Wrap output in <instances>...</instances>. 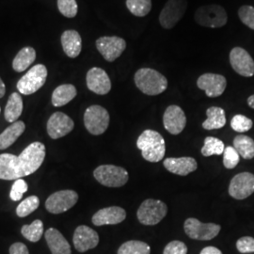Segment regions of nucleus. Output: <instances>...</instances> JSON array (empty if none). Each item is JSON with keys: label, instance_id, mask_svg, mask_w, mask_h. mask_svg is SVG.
I'll list each match as a JSON object with an SVG mask.
<instances>
[{"label": "nucleus", "instance_id": "f257e3e1", "mask_svg": "<svg viewBox=\"0 0 254 254\" xmlns=\"http://www.w3.org/2000/svg\"><path fill=\"white\" fill-rule=\"evenodd\" d=\"M46 157V146L33 142L19 154H0V179L17 180L35 173Z\"/></svg>", "mask_w": 254, "mask_h": 254}, {"label": "nucleus", "instance_id": "f03ea898", "mask_svg": "<svg viewBox=\"0 0 254 254\" xmlns=\"http://www.w3.org/2000/svg\"><path fill=\"white\" fill-rule=\"evenodd\" d=\"M136 147L141 151L142 157L153 163L162 160L166 153V143L163 136L151 129L143 131L138 136Z\"/></svg>", "mask_w": 254, "mask_h": 254}, {"label": "nucleus", "instance_id": "7ed1b4c3", "mask_svg": "<svg viewBox=\"0 0 254 254\" xmlns=\"http://www.w3.org/2000/svg\"><path fill=\"white\" fill-rule=\"evenodd\" d=\"M137 89L146 95H158L167 90L168 80L162 73L151 68H141L135 73Z\"/></svg>", "mask_w": 254, "mask_h": 254}, {"label": "nucleus", "instance_id": "20e7f679", "mask_svg": "<svg viewBox=\"0 0 254 254\" xmlns=\"http://www.w3.org/2000/svg\"><path fill=\"white\" fill-rule=\"evenodd\" d=\"M195 22L201 27L219 28L227 24L228 15L225 9L217 4L200 6L195 11Z\"/></svg>", "mask_w": 254, "mask_h": 254}, {"label": "nucleus", "instance_id": "39448f33", "mask_svg": "<svg viewBox=\"0 0 254 254\" xmlns=\"http://www.w3.org/2000/svg\"><path fill=\"white\" fill-rule=\"evenodd\" d=\"M94 178L101 185L108 188H121L128 181L129 175L127 170L114 165H102L93 172Z\"/></svg>", "mask_w": 254, "mask_h": 254}, {"label": "nucleus", "instance_id": "423d86ee", "mask_svg": "<svg viewBox=\"0 0 254 254\" xmlns=\"http://www.w3.org/2000/svg\"><path fill=\"white\" fill-rule=\"evenodd\" d=\"M168 213L167 204L162 200L148 199L144 200L136 212L138 221L143 225H156Z\"/></svg>", "mask_w": 254, "mask_h": 254}, {"label": "nucleus", "instance_id": "0eeeda50", "mask_svg": "<svg viewBox=\"0 0 254 254\" xmlns=\"http://www.w3.org/2000/svg\"><path fill=\"white\" fill-rule=\"evenodd\" d=\"M109 120L108 110L98 105L89 107L84 114L85 127L91 135L94 136H99L107 131Z\"/></svg>", "mask_w": 254, "mask_h": 254}, {"label": "nucleus", "instance_id": "6e6552de", "mask_svg": "<svg viewBox=\"0 0 254 254\" xmlns=\"http://www.w3.org/2000/svg\"><path fill=\"white\" fill-rule=\"evenodd\" d=\"M47 69L43 64L33 66L17 83L19 92L25 95H30L39 91L46 81Z\"/></svg>", "mask_w": 254, "mask_h": 254}, {"label": "nucleus", "instance_id": "1a4fd4ad", "mask_svg": "<svg viewBox=\"0 0 254 254\" xmlns=\"http://www.w3.org/2000/svg\"><path fill=\"white\" fill-rule=\"evenodd\" d=\"M184 229L191 239L207 241L218 236L221 227L215 223H202L197 218H190L185 221Z\"/></svg>", "mask_w": 254, "mask_h": 254}, {"label": "nucleus", "instance_id": "9d476101", "mask_svg": "<svg viewBox=\"0 0 254 254\" xmlns=\"http://www.w3.org/2000/svg\"><path fill=\"white\" fill-rule=\"evenodd\" d=\"M188 9L187 0H169L159 14V23L165 29H172L184 17Z\"/></svg>", "mask_w": 254, "mask_h": 254}, {"label": "nucleus", "instance_id": "9b49d317", "mask_svg": "<svg viewBox=\"0 0 254 254\" xmlns=\"http://www.w3.org/2000/svg\"><path fill=\"white\" fill-rule=\"evenodd\" d=\"M78 200V194L73 190H61L55 192L48 197L46 207L52 214H62L74 206Z\"/></svg>", "mask_w": 254, "mask_h": 254}, {"label": "nucleus", "instance_id": "f8f14e48", "mask_svg": "<svg viewBox=\"0 0 254 254\" xmlns=\"http://www.w3.org/2000/svg\"><path fill=\"white\" fill-rule=\"evenodd\" d=\"M96 48L109 63L116 61L127 48V42L117 36L101 37L96 41Z\"/></svg>", "mask_w": 254, "mask_h": 254}, {"label": "nucleus", "instance_id": "ddd939ff", "mask_svg": "<svg viewBox=\"0 0 254 254\" xmlns=\"http://www.w3.org/2000/svg\"><path fill=\"white\" fill-rule=\"evenodd\" d=\"M254 192V174L239 173L230 183L229 194L236 200H244Z\"/></svg>", "mask_w": 254, "mask_h": 254}, {"label": "nucleus", "instance_id": "4468645a", "mask_svg": "<svg viewBox=\"0 0 254 254\" xmlns=\"http://www.w3.org/2000/svg\"><path fill=\"white\" fill-rule=\"evenodd\" d=\"M200 90L205 91L208 97H218L222 95L227 87L226 78L218 73H207L201 74L197 80Z\"/></svg>", "mask_w": 254, "mask_h": 254}, {"label": "nucleus", "instance_id": "2eb2a0df", "mask_svg": "<svg viewBox=\"0 0 254 254\" xmlns=\"http://www.w3.org/2000/svg\"><path fill=\"white\" fill-rule=\"evenodd\" d=\"M230 64L236 73L245 77L254 74V61L249 52L241 47H235L230 52Z\"/></svg>", "mask_w": 254, "mask_h": 254}, {"label": "nucleus", "instance_id": "dca6fc26", "mask_svg": "<svg viewBox=\"0 0 254 254\" xmlns=\"http://www.w3.org/2000/svg\"><path fill=\"white\" fill-rule=\"evenodd\" d=\"M74 127L73 121L64 112H55L47 122V133L53 139L68 135Z\"/></svg>", "mask_w": 254, "mask_h": 254}, {"label": "nucleus", "instance_id": "f3484780", "mask_svg": "<svg viewBox=\"0 0 254 254\" xmlns=\"http://www.w3.org/2000/svg\"><path fill=\"white\" fill-rule=\"evenodd\" d=\"M165 129L172 135H179L187 126V117L184 110L173 105L168 107L163 116Z\"/></svg>", "mask_w": 254, "mask_h": 254}, {"label": "nucleus", "instance_id": "a211bd4d", "mask_svg": "<svg viewBox=\"0 0 254 254\" xmlns=\"http://www.w3.org/2000/svg\"><path fill=\"white\" fill-rule=\"evenodd\" d=\"M73 242L77 252L86 253L97 247L99 243V236L93 229L86 225H80L74 231Z\"/></svg>", "mask_w": 254, "mask_h": 254}, {"label": "nucleus", "instance_id": "6ab92c4d", "mask_svg": "<svg viewBox=\"0 0 254 254\" xmlns=\"http://www.w3.org/2000/svg\"><path fill=\"white\" fill-rule=\"evenodd\" d=\"M86 81L88 89L96 94L105 95L111 90V81L108 73L98 67L91 68L88 72Z\"/></svg>", "mask_w": 254, "mask_h": 254}, {"label": "nucleus", "instance_id": "aec40b11", "mask_svg": "<svg viewBox=\"0 0 254 254\" xmlns=\"http://www.w3.org/2000/svg\"><path fill=\"white\" fill-rule=\"evenodd\" d=\"M127 218L126 210L119 206H110L97 211L92 217V223L95 226L115 225L123 222Z\"/></svg>", "mask_w": 254, "mask_h": 254}, {"label": "nucleus", "instance_id": "412c9836", "mask_svg": "<svg viewBox=\"0 0 254 254\" xmlns=\"http://www.w3.org/2000/svg\"><path fill=\"white\" fill-rule=\"evenodd\" d=\"M164 167L170 173L187 176L188 174L193 173L197 170L198 164L193 157H170L164 160Z\"/></svg>", "mask_w": 254, "mask_h": 254}, {"label": "nucleus", "instance_id": "4be33fe9", "mask_svg": "<svg viewBox=\"0 0 254 254\" xmlns=\"http://www.w3.org/2000/svg\"><path fill=\"white\" fill-rule=\"evenodd\" d=\"M46 239L52 254H71V246L63 234L54 228L46 232Z\"/></svg>", "mask_w": 254, "mask_h": 254}, {"label": "nucleus", "instance_id": "5701e85b", "mask_svg": "<svg viewBox=\"0 0 254 254\" xmlns=\"http://www.w3.org/2000/svg\"><path fill=\"white\" fill-rule=\"evenodd\" d=\"M62 45L64 53L69 58L74 59L81 52V37L75 30H66L62 35Z\"/></svg>", "mask_w": 254, "mask_h": 254}, {"label": "nucleus", "instance_id": "b1692460", "mask_svg": "<svg viewBox=\"0 0 254 254\" xmlns=\"http://www.w3.org/2000/svg\"><path fill=\"white\" fill-rule=\"evenodd\" d=\"M26 129L24 122L17 121L12 123L0 134V150H5L13 144Z\"/></svg>", "mask_w": 254, "mask_h": 254}, {"label": "nucleus", "instance_id": "393cba45", "mask_svg": "<svg viewBox=\"0 0 254 254\" xmlns=\"http://www.w3.org/2000/svg\"><path fill=\"white\" fill-rule=\"evenodd\" d=\"M77 91L72 84H64L59 86L52 94V104L56 108L64 107L76 96Z\"/></svg>", "mask_w": 254, "mask_h": 254}, {"label": "nucleus", "instance_id": "a878e982", "mask_svg": "<svg viewBox=\"0 0 254 254\" xmlns=\"http://www.w3.org/2000/svg\"><path fill=\"white\" fill-rule=\"evenodd\" d=\"M207 119L202 123V127L206 130L220 129L226 125L224 109L218 107H211L206 110Z\"/></svg>", "mask_w": 254, "mask_h": 254}, {"label": "nucleus", "instance_id": "bb28decb", "mask_svg": "<svg viewBox=\"0 0 254 254\" xmlns=\"http://www.w3.org/2000/svg\"><path fill=\"white\" fill-rule=\"evenodd\" d=\"M36 59V52L32 47H24L16 55L12 62V68L14 71L21 73L27 70V68L33 64Z\"/></svg>", "mask_w": 254, "mask_h": 254}, {"label": "nucleus", "instance_id": "cd10ccee", "mask_svg": "<svg viewBox=\"0 0 254 254\" xmlns=\"http://www.w3.org/2000/svg\"><path fill=\"white\" fill-rule=\"evenodd\" d=\"M23 112V100L18 92L10 94L5 108V119L9 123L17 122Z\"/></svg>", "mask_w": 254, "mask_h": 254}, {"label": "nucleus", "instance_id": "c85d7f7f", "mask_svg": "<svg viewBox=\"0 0 254 254\" xmlns=\"http://www.w3.org/2000/svg\"><path fill=\"white\" fill-rule=\"evenodd\" d=\"M234 147L240 156L244 159L254 157V140L249 136L238 135L234 139Z\"/></svg>", "mask_w": 254, "mask_h": 254}, {"label": "nucleus", "instance_id": "c756f323", "mask_svg": "<svg viewBox=\"0 0 254 254\" xmlns=\"http://www.w3.org/2000/svg\"><path fill=\"white\" fill-rule=\"evenodd\" d=\"M151 248L145 242L130 240L119 248L118 254H150Z\"/></svg>", "mask_w": 254, "mask_h": 254}, {"label": "nucleus", "instance_id": "7c9ffc66", "mask_svg": "<svg viewBox=\"0 0 254 254\" xmlns=\"http://www.w3.org/2000/svg\"><path fill=\"white\" fill-rule=\"evenodd\" d=\"M23 236L30 242H38L44 235V223L42 220L36 219L30 225H24L21 229Z\"/></svg>", "mask_w": 254, "mask_h": 254}, {"label": "nucleus", "instance_id": "2f4dec72", "mask_svg": "<svg viewBox=\"0 0 254 254\" xmlns=\"http://www.w3.org/2000/svg\"><path fill=\"white\" fill-rule=\"evenodd\" d=\"M225 150V146L222 140L214 136H207L204 139V144L201 148V154L203 156H211V155H220L223 154Z\"/></svg>", "mask_w": 254, "mask_h": 254}, {"label": "nucleus", "instance_id": "473e14b6", "mask_svg": "<svg viewBox=\"0 0 254 254\" xmlns=\"http://www.w3.org/2000/svg\"><path fill=\"white\" fill-rule=\"evenodd\" d=\"M127 9L136 17H144L152 9V0H127Z\"/></svg>", "mask_w": 254, "mask_h": 254}, {"label": "nucleus", "instance_id": "72a5a7b5", "mask_svg": "<svg viewBox=\"0 0 254 254\" xmlns=\"http://www.w3.org/2000/svg\"><path fill=\"white\" fill-rule=\"evenodd\" d=\"M40 205V200L37 196H30L19 203L16 214L20 218H25L33 213Z\"/></svg>", "mask_w": 254, "mask_h": 254}, {"label": "nucleus", "instance_id": "f704fd0d", "mask_svg": "<svg viewBox=\"0 0 254 254\" xmlns=\"http://www.w3.org/2000/svg\"><path fill=\"white\" fill-rule=\"evenodd\" d=\"M58 8L67 18H73L77 14V3L75 0H58Z\"/></svg>", "mask_w": 254, "mask_h": 254}, {"label": "nucleus", "instance_id": "c9c22d12", "mask_svg": "<svg viewBox=\"0 0 254 254\" xmlns=\"http://www.w3.org/2000/svg\"><path fill=\"white\" fill-rule=\"evenodd\" d=\"M253 125L254 124L251 119L241 114H237L231 121V127L238 133H244L249 131L250 129H252Z\"/></svg>", "mask_w": 254, "mask_h": 254}, {"label": "nucleus", "instance_id": "e433bc0d", "mask_svg": "<svg viewBox=\"0 0 254 254\" xmlns=\"http://www.w3.org/2000/svg\"><path fill=\"white\" fill-rule=\"evenodd\" d=\"M240 155L237 153L235 147L228 146L223 152V165L226 169H234L239 163Z\"/></svg>", "mask_w": 254, "mask_h": 254}, {"label": "nucleus", "instance_id": "4c0bfd02", "mask_svg": "<svg viewBox=\"0 0 254 254\" xmlns=\"http://www.w3.org/2000/svg\"><path fill=\"white\" fill-rule=\"evenodd\" d=\"M28 190V186H27V182L23 180V178L21 179H17L15 180L11 190H10V193H9V197L10 199L14 201H17L22 199L24 193L27 192Z\"/></svg>", "mask_w": 254, "mask_h": 254}, {"label": "nucleus", "instance_id": "58836bf2", "mask_svg": "<svg viewBox=\"0 0 254 254\" xmlns=\"http://www.w3.org/2000/svg\"><path fill=\"white\" fill-rule=\"evenodd\" d=\"M238 16L241 22L254 30V7L242 6L238 9Z\"/></svg>", "mask_w": 254, "mask_h": 254}, {"label": "nucleus", "instance_id": "ea45409f", "mask_svg": "<svg viewBox=\"0 0 254 254\" xmlns=\"http://www.w3.org/2000/svg\"><path fill=\"white\" fill-rule=\"evenodd\" d=\"M236 249L241 254L254 253V238L251 236H243L236 242Z\"/></svg>", "mask_w": 254, "mask_h": 254}, {"label": "nucleus", "instance_id": "a19ab883", "mask_svg": "<svg viewBox=\"0 0 254 254\" xmlns=\"http://www.w3.org/2000/svg\"><path fill=\"white\" fill-rule=\"evenodd\" d=\"M188 247L181 241L174 240L170 242L164 249L163 254H187Z\"/></svg>", "mask_w": 254, "mask_h": 254}, {"label": "nucleus", "instance_id": "79ce46f5", "mask_svg": "<svg viewBox=\"0 0 254 254\" xmlns=\"http://www.w3.org/2000/svg\"><path fill=\"white\" fill-rule=\"evenodd\" d=\"M9 254H29L27 246L23 243H14L9 248Z\"/></svg>", "mask_w": 254, "mask_h": 254}, {"label": "nucleus", "instance_id": "37998d69", "mask_svg": "<svg viewBox=\"0 0 254 254\" xmlns=\"http://www.w3.org/2000/svg\"><path fill=\"white\" fill-rule=\"evenodd\" d=\"M200 254H222V253H221V251L218 250V248L210 246V247H206V248L202 249Z\"/></svg>", "mask_w": 254, "mask_h": 254}, {"label": "nucleus", "instance_id": "c03bdc74", "mask_svg": "<svg viewBox=\"0 0 254 254\" xmlns=\"http://www.w3.org/2000/svg\"><path fill=\"white\" fill-rule=\"evenodd\" d=\"M5 92H6V87H5L4 82L2 81V79L0 77V98H2L5 95Z\"/></svg>", "mask_w": 254, "mask_h": 254}, {"label": "nucleus", "instance_id": "a18cd8bd", "mask_svg": "<svg viewBox=\"0 0 254 254\" xmlns=\"http://www.w3.org/2000/svg\"><path fill=\"white\" fill-rule=\"evenodd\" d=\"M248 105L254 109V94L248 98Z\"/></svg>", "mask_w": 254, "mask_h": 254}, {"label": "nucleus", "instance_id": "49530a36", "mask_svg": "<svg viewBox=\"0 0 254 254\" xmlns=\"http://www.w3.org/2000/svg\"><path fill=\"white\" fill-rule=\"evenodd\" d=\"M0 111H1V109H0Z\"/></svg>", "mask_w": 254, "mask_h": 254}]
</instances>
